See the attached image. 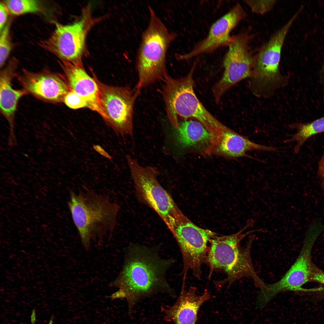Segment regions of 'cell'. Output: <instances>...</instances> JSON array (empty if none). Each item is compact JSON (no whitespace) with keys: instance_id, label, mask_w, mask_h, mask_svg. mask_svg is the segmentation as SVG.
Masks as SVG:
<instances>
[{"instance_id":"obj_1","label":"cell","mask_w":324,"mask_h":324,"mask_svg":"<svg viewBox=\"0 0 324 324\" xmlns=\"http://www.w3.org/2000/svg\"><path fill=\"white\" fill-rule=\"evenodd\" d=\"M123 264L117 278L109 284L118 290L111 300L125 298L131 315L140 301L160 293L176 297L168 282V271L175 262L172 258L161 256L159 247L131 243L124 248Z\"/></svg>"},{"instance_id":"obj_2","label":"cell","mask_w":324,"mask_h":324,"mask_svg":"<svg viewBox=\"0 0 324 324\" xmlns=\"http://www.w3.org/2000/svg\"><path fill=\"white\" fill-rule=\"evenodd\" d=\"M74 224L85 249L89 251L92 241L100 245L108 235L110 238L116 226L119 207L106 194L91 190L71 191L68 203Z\"/></svg>"},{"instance_id":"obj_3","label":"cell","mask_w":324,"mask_h":324,"mask_svg":"<svg viewBox=\"0 0 324 324\" xmlns=\"http://www.w3.org/2000/svg\"><path fill=\"white\" fill-rule=\"evenodd\" d=\"M254 224L253 219H249L245 226L237 232L226 236L217 235L211 240L207 262L210 268L209 277L214 270H221L226 273V279L230 283L244 277L254 279L257 277L250 255L255 236H249L244 247L241 245L242 240L248 235L255 232L266 231L265 229L260 228L244 232Z\"/></svg>"},{"instance_id":"obj_4","label":"cell","mask_w":324,"mask_h":324,"mask_svg":"<svg viewBox=\"0 0 324 324\" xmlns=\"http://www.w3.org/2000/svg\"><path fill=\"white\" fill-rule=\"evenodd\" d=\"M194 63L185 76L175 79L166 76L163 95L168 117L175 128L179 122L178 116L198 120L208 131L211 142L214 144L222 134L229 128L214 117L204 106L196 96L194 88Z\"/></svg>"},{"instance_id":"obj_5","label":"cell","mask_w":324,"mask_h":324,"mask_svg":"<svg viewBox=\"0 0 324 324\" xmlns=\"http://www.w3.org/2000/svg\"><path fill=\"white\" fill-rule=\"evenodd\" d=\"M150 20L142 35L136 58L139 90L166 74V56L176 34L170 32L153 9L149 6Z\"/></svg>"},{"instance_id":"obj_6","label":"cell","mask_w":324,"mask_h":324,"mask_svg":"<svg viewBox=\"0 0 324 324\" xmlns=\"http://www.w3.org/2000/svg\"><path fill=\"white\" fill-rule=\"evenodd\" d=\"M176 239L181 251L183 263L184 280L189 270L200 279L201 267L207 262L208 243L216 234L193 224L181 212L178 213L168 228Z\"/></svg>"},{"instance_id":"obj_7","label":"cell","mask_w":324,"mask_h":324,"mask_svg":"<svg viewBox=\"0 0 324 324\" xmlns=\"http://www.w3.org/2000/svg\"><path fill=\"white\" fill-rule=\"evenodd\" d=\"M89 10V7L85 9L80 19L72 24L56 23L53 33L48 38L41 41L40 46L62 62L82 65L86 36L96 22Z\"/></svg>"},{"instance_id":"obj_8","label":"cell","mask_w":324,"mask_h":324,"mask_svg":"<svg viewBox=\"0 0 324 324\" xmlns=\"http://www.w3.org/2000/svg\"><path fill=\"white\" fill-rule=\"evenodd\" d=\"M302 9L300 8L288 22L271 37L254 59L250 80L257 89L265 91H273L285 82L286 77L279 70L282 49L290 28Z\"/></svg>"},{"instance_id":"obj_9","label":"cell","mask_w":324,"mask_h":324,"mask_svg":"<svg viewBox=\"0 0 324 324\" xmlns=\"http://www.w3.org/2000/svg\"><path fill=\"white\" fill-rule=\"evenodd\" d=\"M126 158L138 200L155 211L168 227L179 208L158 182V170L150 166H142L129 155Z\"/></svg>"},{"instance_id":"obj_10","label":"cell","mask_w":324,"mask_h":324,"mask_svg":"<svg viewBox=\"0 0 324 324\" xmlns=\"http://www.w3.org/2000/svg\"><path fill=\"white\" fill-rule=\"evenodd\" d=\"M250 38L245 32L232 36L224 59L223 76L212 89L217 102H219L223 94L232 86L250 76L254 59L249 51Z\"/></svg>"},{"instance_id":"obj_11","label":"cell","mask_w":324,"mask_h":324,"mask_svg":"<svg viewBox=\"0 0 324 324\" xmlns=\"http://www.w3.org/2000/svg\"><path fill=\"white\" fill-rule=\"evenodd\" d=\"M94 79L99 90L103 119L116 133L132 135L135 95L127 88L107 85Z\"/></svg>"},{"instance_id":"obj_12","label":"cell","mask_w":324,"mask_h":324,"mask_svg":"<svg viewBox=\"0 0 324 324\" xmlns=\"http://www.w3.org/2000/svg\"><path fill=\"white\" fill-rule=\"evenodd\" d=\"M246 15L242 5L237 3L212 24L205 38L196 43L189 52L178 55V58L188 60L228 46L232 39L231 32Z\"/></svg>"},{"instance_id":"obj_13","label":"cell","mask_w":324,"mask_h":324,"mask_svg":"<svg viewBox=\"0 0 324 324\" xmlns=\"http://www.w3.org/2000/svg\"><path fill=\"white\" fill-rule=\"evenodd\" d=\"M18 79L27 94L48 102H62L70 91L66 81L60 75L48 71L34 72L23 70Z\"/></svg>"},{"instance_id":"obj_14","label":"cell","mask_w":324,"mask_h":324,"mask_svg":"<svg viewBox=\"0 0 324 324\" xmlns=\"http://www.w3.org/2000/svg\"><path fill=\"white\" fill-rule=\"evenodd\" d=\"M314 239H307L304 243L297 259L290 269L279 281L272 284H266L265 292L272 298L277 293L286 291H315L302 286L309 281L313 263L311 251Z\"/></svg>"},{"instance_id":"obj_15","label":"cell","mask_w":324,"mask_h":324,"mask_svg":"<svg viewBox=\"0 0 324 324\" xmlns=\"http://www.w3.org/2000/svg\"><path fill=\"white\" fill-rule=\"evenodd\" d=\"M194 287L191 286L186 290L183 285L175 303L172 306L161 307L164 320L172 322L174 324H196L200 307L210 298L207 290L201 295H198Z\"/></svg>"},{"instance_id":"obj_16","label":"cell","mask_w":324,"mask_h":324,"mask_svg":"<svg viewBox=\"0 0 324 324\" xmlns=\"http://www.w3.org/2000/svg\"><path fill=\"white\" fill-rule=\"evenodd\" d=\"M60 63L70 91L83 98L88 104L89 108L98 113L104 118L99 90L95 79L88 75L82 65L64 62Z\"/></svg>"},{"instance_id":"obj_17","label":"cell","mask_w":324,"mask_h":324,"mask_svg":"<svg viewBox=\"0 0 324 324\" xmlns=\"http://www.w3.org/2000/svg\"><path fill=\"white\" fill-rule=\"evenodd\" d=\"M16 64L10 63L0 72V109L1 113L8 121L9 126L8 144L10 147L17 145L15 133V118L17 104L22 97L27 94L24 89L13 88L12 80L15 75Z\"/></svg>"},{"instance_id":"obj_18","label":"cell","mask_w":324,"mask_h":324,"mask_svg":"<svg viewBox=\"0 0 324 324\" xmlns=\"http://www.w3.org/2000/svg\"><path fill=\"white\" fill-rule=\"evenodd\" d=\"M275 147L259 144L249 140L248 137L229 129L224 131L211 151L210 154L235 158L241 157L253 158L246 154L253 150L274 152Z\"/></svg>"},{"instance_id":"obj_19","label":"cell","mask_w":324,"mask_h":324,"mask_svg":"<svg viewBox=\"0 0 324 324\" xmlns=\"http://www.w3.org/2000/svg\"><path fill=\"white\" fill-rule=\"evenodd\" d=\"M173 138L175 145L179 149L198 148L205 146L207 150L210 145V134L199 121H184L174 128Z\"/></svg>"},{"instance_id":"obj_20","label":"cell","mask_w":324,"mask_h":324,"mask_svg":"<svg viewBox=\"0 0 324 324\" xmlns=\"http://www.w3.org/2000/svg\"><path fill=\"white\" fill-rule=\"evenodd\" d=\"M296 133L291 136L286 142H296L294 151L298 153L304 143L309 138L316 135L324 132V116L306 123L295 124Z\"/></svg>"},{"instance_id":"obj_21","label":"cell","mask_w":324,"mask_h":324,"mask_svg":"<svg viewBox=\"0 0 324 324\" xmlns=\"http://www.w3.org/2000/svg\"><path fill=\"white\" fill-rule=\"evenodd\" d=\"M11 14L20 15L38 12L40 10L38 1L34 0H8L2 3Z\"/></svg>"},{"instance_id":"obj_22","label":"cell","mask_w":324,"mask_h":324,"mask_svg":"<svg viewBox=\"0 0 324 324\" xmlns=\"http://www.w3.org/2000/svg\"><path fill=\"white\" fill-rule=\"evenodd\" d=\"M10 24L8 23L0 32V66L4 65L11 51L12 45L9 35Z\"/></svg>"},{"instance_id":"obj_23","label":"cell","mask_w":324,"mask_h":324,"mask_svg":"<svg viewBox=\"0 0 324 324\" xmlns=\"http://www.w3.org/2000/svg\"><path fill=\"white\" fill-rule=\"evenodd\" d=\"M251 11L259 14H264L270 11L276 3V0H244Z\"/></svg>"},{"instance_id":"obj_24","label":"cell","mask_w":324,"mask_h":324,"mask_svg":"<svg viewBox=\"0 0 324 324\" xmlns=\"http://www.w3.org/2000/svg\"><path fill=\"white\" fill-rule=\"evenodd\" d=\"M63 102L67 106L72 109L84 107L89 108V106L85 100L78 94L71 91L65 95Z\"/></svg>"},{"instance_id":"obj_25","label":"cell","mask_w":324,"mask_h":324,"mask_svg":"<svg viewBox=\"0 0 324 324\" xmlns=\"http://www.w3.org/2000/svg\"><path fill=\"white\" fill-rule=\"evenodd\" d=\"M316 282L324 285V272L313 263L312 265L309 281Z\"/></svg>"},{"instance_id":"obj_26","label":"cell","mask_w":324,"mask_h":324,"mask_svg":"<svg viewBox=\"0 0 324 324\" xmlns=\"http://www.w3.org/2000/svg\"><path fill=\"white\" fill-rule=\"evenodd\" d=\"M8 10L2 3L0 4V32L5 27L8 16Z\"/></svg>"},{"instance_id":"obj_27","label":"cell","mask_w":324,"mask_h":324,"mask_svg":"<svg viewBox=\"0 0 324 324\" xmlns=\"http://www.w3.org/2000/svg\"><path fill=\"white\" fill-rule=\"evenodd\" d=\"M317 173L322 180V186L324 191V154L318 161Z\"/></svg>"},{"instance_id":"obj_28","label":"cell","mask_w":324,"mask_h":324,"mask_svg":"<svg viewBox=\"0 0 324 324\" xmlns=\"http://www.w3.org/2000/svg\"><path fill=\"white\" fill-rule=\"evenodd\" d=\"M93 148L102 155L110 160L112 159V158L99 145H95L93 146Z\"/></svg>"}]
</instances>
